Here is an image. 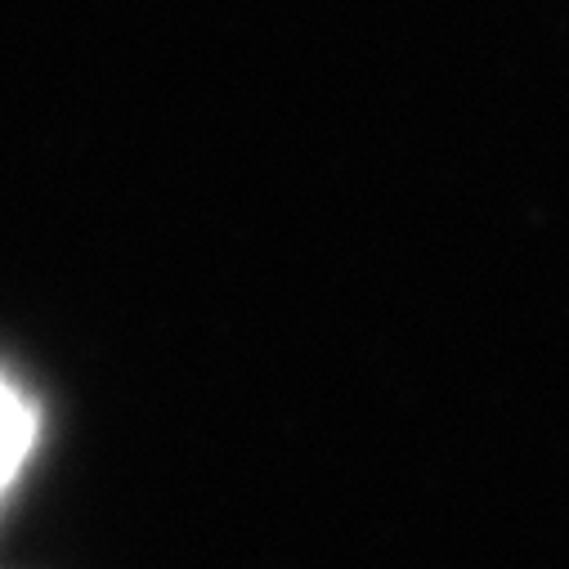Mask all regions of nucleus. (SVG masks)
I'll list each match as a JSON object with an SVG mask.
<instances>
[{
    "instance_id": "f257e3e1",
    "label": "nucleus",
    "mask_w": 569,
    "mask_h": 569,
    "mask_svg": "<svg viewBox=\"0 0 569 569\" xmlns=\"http://www.w3.org/2000/svg\"><path fill=\"white\" fill-rule=\"evenodd\" d=\"M37 408L32 399L10 381L0 377V498H6L19 480V471L28 467L32 458V445H37Z\"/></svg>"
}]
</instances>
